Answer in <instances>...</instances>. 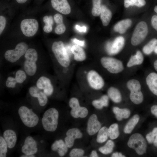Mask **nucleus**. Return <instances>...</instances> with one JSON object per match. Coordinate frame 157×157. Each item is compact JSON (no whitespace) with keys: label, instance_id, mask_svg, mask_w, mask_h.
Masks as SVG:
<instances>
[{"label":"nucleus","instance_id":"nucleus-1","mask_svg":"<svg viewBox=\"0 0 157 157\" xmlns=\"http://www.w3.org/2000/svg\"><path fill=\"white\" fill-rule=\"evenodd\" d=\"M24 56L25 60L23 64L24 70L28 76H33L35 74L37 70L38 53L34 49L29 48Z\"/></svg>","mask_w":157,"mask_h":157},{"label":"nucleus","instance_id":"nucleus-2","mask_svg":"<svg viewBox=\"0 0 157 157\" xmlns=\"http://www.w3.org/2000/svg\"><path fill=\"white\" fill-rule=\"evenodd\" d=\"M58 117V112L55 108H51L47 110L42 119V126L44 130L48 132L54 131L57 127Z\"/></svg>","mask_w":157,"mask_h":157},{"label":"nucleus","instance_id":"nucleus-3","mask_svg":"<svg viewBox=\"0 0 157 157\" xmlns=\"http://www.w3.org/2000/svg\"><path fill=\"white\" fill-rule=\"evenodd\" d=\"M51 49L58 62L61 66L65 67L69 66L70 60L67 49L62 41L53 42Z\"/></svg>","mask_w":157,"mask_h":157},{"label":"nucleus","instance_id":"nucleus-4","mask_svg":"<svg viewBox=\"0 0 157 157\" xmlns=\"http://www.w3.org/2000/svg\"><path fill=\"white\" fill-rule=\"evenodd\" d=\"M18 113L22 122L26 126L33 128L38 124V116L27 107L24 106H20L18 109Z\"/></svg>","mask_w":157,"mask_h":157},{"label":"nucleus","instance_id":"nucleus-5","mask_svg":"<svg viewBox=\"0 0 157 157\" xmlns=\"http://www.w3.org/2000/svg\"><path fill=\"white\" fill-rule=\"evenodd\" d=\"M28 49L27 43L24 42H20L16 45L14 49L8 50L5 52V59L9 62L15 63L24 55Z\"/></svg>","mask_w":157,"mask_h":157},{"label":"nucleus","instance_id":"nucleus-6","mask_svg":"<svg viewBox=\"0 0 157 157\" xmlns=\"http://www.w3.org/2000/svg\"><path fill=\"white\" fill-rule=\"evenodd\" d=\"M129 147L134 149L139 155H142L146 152L147 148L146 141L140 133L133 134L129 138L127 142Z\"/></svg>","mask_w":157,"mask_h":157},{"label":"nucleus","instance_id":"nucleus-7","mask_svg":"<svg viewBox=\"0 0 157 157\" xmlns=\"http://www.w3.org/2000/svg\"><path fill=\"white\" fill-rule=\"evenodd\" d=\"M148 33V27L145 22H139L136 25L133 33L131 42L133 46L140 44L145 39Z\"/></svg>","mask_w":157,"mask_h":157},{"label":"nucleus","instance_id":"nucleus-8","mask_svg":"<svg viewBox=\"0 0 157 157\" xmlns=\"http://www.w3.org/2000/svg\"><path fill=\"white\" fill-rule=\"evenodd\" d=\"M103 67L109 72L112 74H117L124 69L122 62L115 58L108 57H102L100 60Z\"/></svg>","mask_w":157,"mask_h":157},{"label":"nucleus","instance_id":"nucleus-9","mask_svg":"<svg viewBox=\"0 0 157 157\" xmlns=\"http://www.w3.org/2000/svg\"><path fill=\"white\" fill-rule=\"evenodd\" d=\"M39 27L38 21L34 19H26L21 22L20 27L22 32L26 36L31 37L34 35Z\"/></svg>","mask_w":157,"mask_h":157},{"label":"nucleus","instance_id":"nucleus-10","mask_svg":"<svg viewBox=\"0 0 157 157\" xmlns=\"http://www.w3.org/2000/svg\"><path fill=\"white\" fill-rule=\"evenodd\" d=\"M86 77L89 86L94 89L100 90L104 86V82L103 78L94 70L89 71L87 74Z\"/></svg>","mask_w":157,"mask_h":157},{"label":"nucleus","instance_id":"nucleus-11","mask_svg":"<svg viewBox=\"0 0 157 157\" xmlns=\"http://www.w3.org/2000/svg\"><path fill=\"white\" fill-rule=\"evenodd\" d=\"M35 85L47 96H51L53 92L54 88L51 81L45 76H40L37 80Z\"/></svg>","mask_w":157,"mask_h":157},{"label":"nucleus","instance_id":"nucleus-12","mask_svg":"<svg viewBox=\"0 0 157 157\" xmlns=\"http://www.w3.org/2000/svg\"><path fill=\"white\" fill-rule=\"evenodd\" d=\"M22 152L27 155H33L38 151L37 141L31 136H28L26 138L24 144L21 148Z\"/></svg>","mask_w":157,"mask_h":157},{"label":"nucleus","instance_id":"nucleus-13","mask_svg":"<svg viewBox=\"0 0 157 157\" xmlns=\"http://www.w3.org/2000/svg\"><path fill=\"white\" fill-rule=\"evenodd\" d=\"M125 43L123 37L119 36L117 37L112 43H108L106 46L108 53L113 55L119 53L123 48Z\"/></svg>","mask_w":157,"mask_h":157},{"label":"nucleus","instance_id":"nucleus-14","mask_svg":"<svg viewBox=\"0 0 157 157\" xmlns=\"http://www.w3.org/2000/svg\"><path fill=\"white\" fill-rule=\"evenodd\" d=\"M28 92L31 97L37 98L39 104L41 106H44L47 104L48 96L42 90L38 89L36 85L31 86L28 89Z\"/></svg>","mask_w":157,"mask_h":157},{"label":"nucleus","instance_id":"nucleus-15","mask_svg":"<svg viewBox=\"0 0 157 157\" xmlns=\"http://www.w3.org/2000/svg\"><path fill=\"white\" fill-rule=\"evenodd\" d=\"M53 8L63 14L67 15L71 12V7L67 0H51Z\"/></svg>","mask_w":157,"mask_h":157},{"label":"nucleus","instance_id":"nucleus-16","mask_svg":"<svg viewBox=\"0 0 157 157\" xmlns=\"http://www.w3.org/2000/svg\"><path fill=\"white\" fill-rule=\"evenodd\" d=\"M66 137L65 138V142L68 148L72 147L75 139L81 138L82 133L80 130L76 128H73L68 130L66 132Z\"/></svg>","mask_w":157,"mask_h":157},{"label":"nucleus","instance_id":"nucleus-17","mask_svg":"<svg viewBox=\"0 0 157 157\" xmlns=\"http://www.w3.org/2000/svg\"><path fill=\"white\" fill-rule=\"evenodd\" d=\"M101 124L98 120L97 115L95 114L92 115L89 117L87 124V131L90 135L96 133L101 129Z\"/></svg>","mask_w":157,"mask_h":157},{"label":"nucleus","instance_id":"nucleus-18","mask_svg":"<svg viewBox=\"0 0 157 157\" xmlns=\"http://www.w3.org/2000/svg\"><path fill=\"white\" fill-rule=\"evenodd\" d=\"M3 137L8 148L12 149L15 147L17 143V137L16 134L14 130L10 129L5 130L3 133Z\"/></svg>","mask_w":157,"mask_h":157},{"label":"nucleus","instance_id":"nucleus-19","mask_svg":"<svg viewBox=\"0 0 157 157\" xmlns=\"http://www.w3.org/2000/svg\"><path fill=\"white\" fill-rule=\"evenodd\" d=\"M141 86L131 88L129 89L130 91V98L133 103L138 104L141 103L143 100V95L141 91Z\"/></svg>","mask_w":157,"mask_h":157},{"label":"nucleus","instance_id":"nucleus-20","mask_svg":"<svg viewBox=\"0 0 157 157\" xmlns=\"http://www.w3.org/2000/svg\"><path fill=\"white\" fill-rule=\"evenodd\" d=\"M146 81L150 90L157 96V74L155 72L150 73L147 76Z\"/></svg>","mask_w":157,"mask_h":157},{"label":"nucleus","instance_id":"nucleus-21","mask_svg":"<svg viewBox=\"0 0 157 157\" xmlns=\"http://www.w3.org/2000/svg\"><path fill=\"white\" fill-rule=\"evenodd\" d=\"M51 149L54 151L58 150V152L60 156H64L68 151V147L61 139L55 141L52 144Z\"/></svg>","mask_w":157,"mask_h":157},{"label":"nucleus","instance_id":"nucleus-22","mask_svg":"<svg viewBox=\"0 0 157 157\" xmlns=\"http://www.w3.org/2000/svg\"><path fill=\"white\" fill-rule=\"evenodd\" d=\"M132 23L131 20L129 19H126L121 20L115 25L114 30L115 31L118 32L120 34H123L130 27Z\"/></svg>","mask_w":157,"mask_h":157},{"label":"nucleus","instance_id":"nucleus-23","mask_svg":"<svg viewBox=\"0 0 157 157\" xmlns=\"http://www.w3.org/2000/svg\"><path fill=\"white\" fill-rule=\"evenodd\" d=\"M72 53L74 55V58L78 61H82L86 58V55L84 49L77 44H74L71 48Z\"/></svg>","mask_w":157,"mask_h":157},{"label":"nucleus","instance_id":"nucleus-24","mask_svg":"<svg viewBox=\"0 0 157 157\" xmlns=\"http://www.w3.org/2000/svg\"><path fill=\"white\" fill-rule=\"evenodd\" d=\"M100 15L103 25L104 26L108 25L112 17V13L111 11L104 5H101Z\"/></svg>","mask_w":157,"mask_h":157},{"label":"nucleus","instance_id":"nucleus-25","mask_svg":"<svg viewBox=\"0 0 157 157\" xmlns=\"http://www.w3.org/2000/svg\"><path fill=\"white\" fill-rule=\"evenodd\" d=\"M144 60L143 55L140 51H137L136 54L133 55L130 58L127 64V66L129 67L134 66L141 64Z\"/></svg>","mask_w":157,"mask_h":157},{"label":"nucleus","instance_id":"nucleus-26","mask_svg":"<svg viewBox=\"0 0 157 157\" xmlns=\"http://www.w3.org/2000/svg\"><path fill=\"white\" fill-rule=\"evenodd\" d=\"M113 111L115 115L116 119L118 121H121L123 118H128L131 114L130 110L126 108H120L115 107L113 108Z\"/></svg>","mask_w":157,"mask_h":157},{"label":"nucleus","instance_id":"nucleus-27","mask_svg":"<svg viewBox=\"0 0 157 157\" xmlns=\"http://www.w3.org/2000/svg\"><path fill=\"white\" fill-rule=\"evenodd\" d=\"M108 97L114 102L119 103L122 100V97L119 91L113 87L109 88L107 91Z\"/></svg>","mask_w":157,"mask_h":157},{"label":"nucleus","instance_id":"nucleus-28","mask_svg":"<svg viewBox=\"0 0 157 157\" xmlns=\"http://www.w3.org/2000/svg\"><path fill=\"white\" fill-rule=\"evenodd\" d=\"M71 115L74 118H85L88 114V110L87 108L80 106L72 108L70 112Z\"/></svg>","mask_w":157,"mask_h":157},{"label":"nucleus","instance_id":"nucleus-29","mask_svg":"<svg viewBox=\"0 0 157 157\" xmlns=\"http://www.w3.org/2000/svg\"><path fill=\"white\" fill-rule=\"evenodd\" d=\"M139 119L140 117L138 115L135 114L133 115L125 126L124 129V133H130L138 122Z\"/></svg>","mask_w":157,"mask_h":157},{"label":"nucleus","instance_id":"nucleus-30","mask_svg":"<svg viewBox=\"0 0 157 157\" xmlns=\"http://www.w3.org/2000/svg\"><path fill=\"white\" fill-rule=\"evenodd\" d=\"M108 137V129L106 126L101 128L99 130L97 138V142L99 143L105 142Z\"/></svg>","mask_w":157,"mask_h":157},{"label":"nucleus","instance_id":"nucleus-31","mask_svg":"<svg viewBox=\"0 0 157 157\" xmlns=\"http://www.w3.org/2000/svg\"><path fill=\"white\" fill-rule=\"evenodd\" d=\"M157 44V39L153 38L150 40L143 47L142 51L146 54H150L154 50Z\"/></svg>","mask_w":157,"mask_h":157},{"label":"nucleus","instance_id":"nucleus-32","mask_svg":"<svg viewBox=\"0 0 157 157\" xmlns=\"http://www.w3.org/2000/svg\"><path fill=\"white\" fill-rule=\"evenodd\" d=\"M108 137L111 139H116L119 134L118 124L116 123L112 124L108 129Z\"/></svg>","mask_w":157,"mask_h":157},{"label":"nucleus","instance_id":"nucleus-33","mask_svg":"<svg viewBox=\"0 0 157 157\" xmlns=\"http://www.w3.org/2000/svg\"><path fill=\"white\" fill-rule=\"evenodd\" d=\"M146 4L145 0H124V5L125 8L134 6L142 7L144 6Z\"/></svg>","mask_w":157,"mask_h":157},{"label":"nucleus","instance_id":"nucleus-34","mask_svg":"<svg viewBox=\"0 0 157 157\" xmlns=\"http://www.w3.org/2000/svg\"><path fill=\"white\" fill-rule=\"evenodd\" d=\"M114 146V142L111 140H109L104 146L99 148V150L102 153L107 154L112 152Z\"/></svg>","mask_w":157,"mask_h":157},{"label":"nucleus","instance_id":"nucleus-35","mask_svg":"<svg viewBox=\"0 0 157 157\" xmlns=\"http://www.w3.org/2000/svg\"><path fill=\"white\" fill-rule=\"evenodd\" d=\"M101 0H92L93 7L92 13L93 16H98L100 15L101 5Z\"/></svg>","mask_w":157,"mask_h":157},{"label":"nucleus","instance_id":"nucleus-36","mask_svg":"<svg viewBox=\"0 0 157 157\" xmlns=\"http://www.w3.org/2000/svg\"><path fill=\"white\" fill-rule=\"evenodd\" d=\"M27 75L24 70L22 69L17 70L15 76L17 83L19 84L23 83L26 79Z\"/></svg>","mask_w":157,"mask_h":157},{"label":"nucleus","instance_id":"nucleus-37","mask_svg":"<svg viewBox=\"0 0 157 157\" xmlns=\"http://www.w3.org/2000/svg\"><path fill=\"white\" fill-rule=\"evenodd\" d=\"M7 144L2 136H0V157H6L8 152Z\"/></svg>","mask_w":157,"mask_h":157},{"label":"nucleus","instance_id":"nucleus-38","mask_svg":"<svg viewBox=\"0 0 157 157\" xmlns=\"http://www.w3.org/2000/svg\"><path fill=\"white\" fill-rule=\"evenodd\" d=\"M17 84L15 77L9 76L6 79L5 82L6 87L9 88H15Z\"/></svg>","mask_w":157,"mask_h":157},{"label":"nucleus","instance_id":"nucleus-39","mask_svg":"<svg viewBox=\"0 0 157 157\" xmlns=\"http://www.w3.org/2000/svg\"><path fill=\"white\" fill-rule=\"evenodd\" d=\"M157 135V128H154L152 131L148 133L146 138L149 144L153 143L154 140Z\"/></svg>","mask_w":157,"mask_h":157},{"label":"nucleus","instance_id":"nucleus-40","mask_svg":"<svg viewBox=\"0 0 157 157\" xmlns=\"http://www.w3.org/2000/svg\"><path fill=\"white\" fill-rule=\"evenodd\" d=\"M84 153L83 150L80 149H72L69 153V156L72 157H79L82 156Z\"/></svg>","mask_w":157,"mask_h":157},{"label":"nucleus","instance_id":"nucleus-41","mask_svg":"<svg viewBox=\"0 0 157 157\" xmlns=\"http://www.w3.org/2000/svg\"><path fill=\"white\" fill-rule=\"evenodd\" d=\"M66 30V27L63 23L58 24L56 27L55 31L56 33L60 35L63 33Z\"/></svg>","mask_w":157,"mask_h":157},{"label":"nucleus","instance_id":"nucleus-42","mask_svg":"<svg viewBox=\"0 0 157 157\" xmlns=\"http://www.w3.org/2000/svg\"><path fill=\"white\" fill-rule=\"evenodd\" d=\"M92 104L94 107L99 109H101L104 106L103 102L100 99L93 101Z\"/></svg>","mask_w":157,"mask_h":157},{"label":"nucleus","instance_id":"nucleus-43","mask_svg":"<svg viewBox=\"0 0 157 157\" xmlns=\"http://www.w3.org/2000/svg\"><path fill=\"white\" fill-rule=\"evenodd\" d=\"M69 106L72 108L80 106L78 100L75 97L71 98L69 101Z\"/></svg>","mask_w":157,"mask_h":157},{"label":"nucleus","instance_id":"nucleus-44","mask_svg":"<svg viewBox=\"0 0 157 157\" xmlns=\"http://www.w3.org/2000/svg\"><path fill=\"white\" fill-rule=\"evenodd\" d=\"M6 23L5 18L3 16H0V34L1 35L4 30Z\"/></svg>","mask_w":157,"mask_h":157},{"label":"nucleus","instance_id":"nucleus-45","mask_svg":"<svg viewBox=\"0 0 157 157\" xmlns=\"http://www.w3.org/2000/svg\"><path fill=\"white\" fill-rule=\"evenodd\" d=\"M43 21L45 24H51L52 25L53 24V21L52 17L51 16L46 15L43 18Z\"/></svg>","mask_w":157,"mask_h":157},{"label":"nucleus","instance_id":"nucleus-46","mask_svg":"<svg viewBox=\"0 0 157 157\" xmlns=\"http://www.w3.org/2000/svg\"><path fill=\"white\" fill-rule=\"evenodd\" d=\"M54 19L55 22L57 24L63 23V18L62 16L59 14L57 13L54 16Z\"/></svg>","mask_w":157,"mask_h":157},{"label":"nucleus","instance_id":"nucleus-47","mask_svg":"<svg viewBox=\"0 0 157 157\" xmlns=\"http://www.w3.org/2000/svg\"><path fill=\"white\" fill-rule=\"evenodd\" d=\"M151 22L153 27L157 31V16H153L151 18Z\"/></svg>","mask_w":157,"mask_h":157},{"label":"nucleus","instance_id":"nucleus-48","mask_svg":"<svg viewBox=\"0 0 157 157\" xmlns=\"http://www.w3.org/2000/svg\"><path fill=\"white\" fill-rule=\"evenodd\" d=\"M108 96L106 95H103L100 98L103 102L104 106L107 107L108 106L109 103Z\"/></svg>","mask_w":157,"mask_h":157},{"label":"nucleus","instance_id":"nucleus-49","mask_svg":"<svg viewBox=\"0 0 157 157\" xmlns=\"http://www.w3.org/2000/svg\"><path fill=\"white\" fill-rule=\"evenodd\" d=\"M52 26L51 24H45L43 28L44 31L46 33L51 32L52 30Z\"/></svg>","mask_w":157,"mask_h":157},{"label":"nucleus","instance_id":"nucleus-50","mask_svg":"<svg viewBox=\"0 0 157 157\" xmlns=\"http://www.w3.org/2000/svg\"><path fill=\"white\" fill-rule=\"evenodd\" d=\"M75 28L79 32L85 33L86 31L87 28L85 26H80L76 25L75 26Z\"/></svg>","mask_w":157,"mask_h":157},{"label":"nucleus","instance_id":"nucleus-51","mask_svg":"<svg viewBox=\"0 0 157 157\" xmlns=\"http://www.w3.org/2000/svg\"><path fill=\"white\" fill-rule=\"evenodd\" d=\"M151 113L156 117H157V105L153 106L151 108Z\"/></svg>","mask_w":157,"mask_h":157},{"label":"nucleus","instance_id":"nucleus-52","mask_svg":"<svg viewBox=\"0 0 157 157\" xmlns=\"http://www.w3.org/2000/svg\"><path fill=\"white\" fill-rule=\"evenodd\" d=\"M73 42L79 46H83L84 45L85 42L84 41H80L76 39H74L73 40Z\"/></svg>","mask_w":157,"mask_h":157},{"label":"nucleus","instance_id":"nucleus-53","mask_svg":"<svg viewBox=\"0 0 157 157\" xmlns=\"http://www.w3.org/2000/svg\"><path fill=\"white\" fill-rule=\"evenodd\" d=\"M111 156L112 157H125V156L123 155L120 152H115Z\"/></svg>","mask_w":157,"mask_h":157},{"label":"nucleus","instance_id":"nucleus-54","mask_svg":"<svg viewBox=\"0 0 157 157\" xmlns=\"http://www.w3.org/2000/svg\"><path fill=\"white\" fill-rule=\"evenodd\" d=\"M90 156L91 157H97L98 156L96 151L95 150H93L92 151Z\"/></svg>","mask_w":157,"mask_h":157},{"label":"nucleus","instance_id":"nucleus-55","mask_svg":"<svg viewBox=\"0 0 157 157\" xmlns=\"http://www.w3.org/2000/svg\"><path fill=\"white\" fill-rule=\"evenodd\" d=\"M21 157H35L34 154L31 155H27L24 154L21 155Z\"/></svg>","mask_w":157,"mask_h":157},{"label":"nucleus","instance_id":"nucleus-56","mask_svg":"<svg viewBox=\"0 0 157 157\" xmlns=\"http://www.w3.org/2000/svg\"><path fill=\"white\" fill-rule=\"evenodd\" d=\"M17 2L19 3H23L27 1L28 0H16Z\"/></svg>","mask_w":157,"mask_h":157},{"label":"nucleus","instance_id":"nucleus-57","mask_svg":"<svg viewBox=\"0 0 157 157\" xmlns=\"http://www.w3.org/2000/svg\"><path fill=\"white\" fill-rule=\"evenodd\" d=\"M153 143L154 145L157 147V135Z\"/></svg>","mask_w":157,"mask_h":157},{"label":"nucleus","instance_id":"nucleus-58","mask_svg":"<svg viewBox=\"0 0 157 157\" xmlns=\"http://www.w3.org/2000/svg\"><path fill=\"white\" fill-rule=\"evenodd\" d=\"M154 66L155 69L157 71V60H156L154 63Z\"/></svg>","mask_w":157,"mask_h":157},{"label":"nucleus","instance_id":"nucleus-59","mask_svg":"<svg viewBox=\"0 0 157 157\" xmlns=\"http://www.w3.org/2000/svg\"><path fill=\"white\" fill-rule=\"evenodd\" d=\"M154 51L155 53L157 54V45L156 46Z\"/></svg>","mask_w":157,"mask_h":157},{"label":"nucleus","instance_id":"nucleus-60","mask_svg":"<svg viewBox=\"0 0 157 157\" xmlns=\"http://www.w3.org/2000/svg\"><path fill=\"white\" fill-rule=\"evenodd\" d=\"M154 11L157 13V6H155L154 7Z\"/></svg>","mask_w":157,"mask_h":157}]
</instances>
